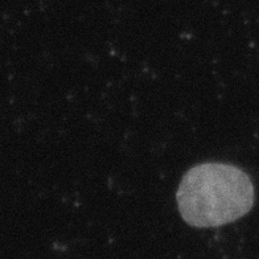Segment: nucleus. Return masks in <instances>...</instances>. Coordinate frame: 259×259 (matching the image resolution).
<instances>
[{
    "label": "nucleus",
    "instance_id": "f257e3e1",
    "mask_svg": "<svg viewBox=\"0 0 259 259\" xmlns=\"http://www.w3.org/2000/svg\"><path fill=\"white\" fill-rule=\"evenodd\" d=\"M254 185L245 170L232 164L204 163L191 168L178 189L181 217L194 228H217L247 214Z\"/></svg>",
    "mask_w": 259,
    "mask_h": 259
}]
</instances>
